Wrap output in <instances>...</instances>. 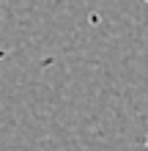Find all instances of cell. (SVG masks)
Returning <instances> with one entry per match:
<instances>
[{
    "label": "cell",
    "instance_id": "6da1fadb",
    "mask_svg": "<svg viewBox=\"0 0 148 151\" xmlns=\"http://www.w3.org/2000/svg\"><path fill=\"white\" fill-rule=\"evenodd\" d=\"M145 3H148V0H145Z\"/></svg>",
    "mask_w": 148,
    "mask_h": 151
}]
</instances>
